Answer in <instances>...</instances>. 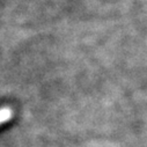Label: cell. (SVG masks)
<instances>
[{"mask_svg": "<svg viewBox=\"0 0 147 147\" xmlns=\"http://www.w3.org/2000/svg\"><path fill=\"white\" fill-rule=\"evenodd\" d=\"M13 117V110L8 107H4L0 109V125L8 122Z\"/></svg>", "mask_w": 147, "mask_h": 147, "instance_id": "cell-1", "label": "cell"}]
</instances>
